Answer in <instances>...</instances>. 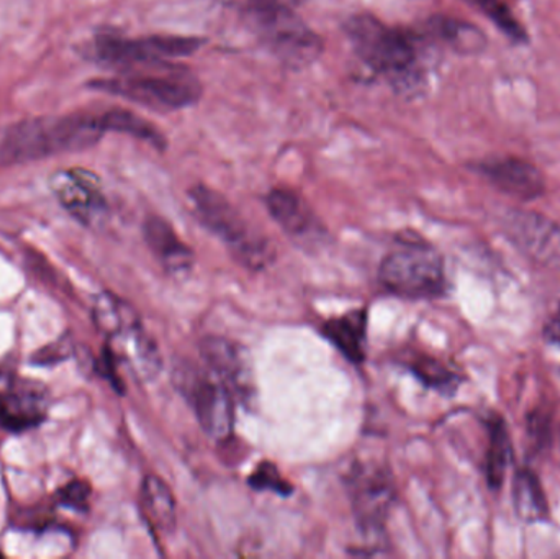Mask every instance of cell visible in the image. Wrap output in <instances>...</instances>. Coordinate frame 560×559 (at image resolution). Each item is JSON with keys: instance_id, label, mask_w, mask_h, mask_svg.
<instances>
[{"instance_id": "6da1fadb", "label": "cell", "mask_w": 560, "mask_h": 559, "mask_svg": "<svg viewBox=\"0 0 560 559\" xmlns=\"http://www.w3.org/2000/svg\"><path fill=\"white\" fill-rule=\"evenodd\" d=\"M107 133L101 114L33 118L0 128V164L30 163L94 147Z\"/></svg>"}, {"instance_id": "7a4b0ae2", "label": "cell", "mask_w": 560, "mask_h": 559, "mask_svg": "<svg viewBox=\"0 0 560 559\" xmlns=\"http://www.w3.org/2000/svg\"><path fill=\"white\" fill-rule=\"evenodd\" d=\"M346 36L362 62L395 84L420 79L417 39L392 28L374 15H354L346 22Z\"/></svg>"}, {"instance_id": "3957f363", "label": "cell", "mask_w": 560, "mask_h": 559, "mask_svg": "<svg viewBox=\"0 0 560 559\" xmlns=\"http://www.w3.org/2000/svg\"><path fill=\"white\" fill-rule=\"evenodd\" d=\"M189 197L200 223L230 249L240 265L259 271L275 261L276 252L269 240L226 197L203 184L192 187Z\"/></svg>"}, {"instance_id": "277c9868", "label": "cell", "mask_w": 560, "mask_h": 559, "mask_svg": "<svg viewBox=\"0 0 560 559\" xmlns=\"http://www.w3.org/2000/svg\"><path fill=\"white\" fill-rule=\"evenodd\" d=\"M150 72L95 79L91 88L115 97L127 98L135 104L156 110H177L197 104L202 97V85L196 75L183 66H151Z\"/></svg>"}, {"instance_id": "5b68a950", "label": "cell", "mask_w": 560, "mask_h": 559, "mask_svg": "<svg viewBox=\"0 0 560 559\" xmlns=\"http://www.w3.org/2000/svg\"><path fill=\"white\" fill-rule=\"evenodd\" d=\"M382 288L401 299H434L446 292L443 256L420 238L401 240L378 268Z\"/></svg>"}, {"instance_id": "8992f818", "label": "cell", "mask_w": 560, "mask_h": 559, "mask_svg": "<svg viewBox=\"0 0 560 559\" xmlns=\"http://www.w3.org/2000/svg\"><path fill=\"white\" fill-rule=\"evenodd\" d=\"M249 25L272 55L283 65L305 68L323 53V39L292 7L278 2H255L249 9Z\"/></svg>"}, {"instance_id": "52a82bcc", "label": "cell", "mask_w": 560, "mask_h": 559, "mask_svg": "<svg viewBox=\"0 0 560 559\" xmlns=\"http://www.w3.org/2000/svg\"><path fill=\"white\" fill-rule=\"evenodd\" d=\"M203 39L196 36L151 35L140 38L104 33L94 42V56L114 68H151L167 65L171 59L190 56L202 48Z\"/></svg>"}, {"instance_id": "ba28073f", "label": "cell", "mask_w": 560, "mask_h": 559, "mask_svg": "<svg viewBox=\"0 0 560 559\" xmlns=\"http://www.w3.org/2000/svg\"><path fill=\"white\" fill-rule=\"evenodd\" d=\"M174 381L179 393L189 400L203 432L215 442H226L235 427V406L225 384L190 364L177 368Z\"/></svg>"}, {"instance_id": "9c48e42d", "label": "cell", "mask_w": 560, "mask_h": 559, "mask_svg": "<svg viewBox=\"0 0 560 559\" xmlns=\"http://www.w3.org/2000/svg\"><path fill=\"white\" fill-rule=\"evenodd\" d=\"M352 514L362 534L378 535L397 501L394 478L377 463H358L346 478Z\"/></svg>"}, {"instance_id": "30bf717a", "label": "cell", "mask_w": 560, "mask_h": 559, "mask_svg": "<svg viewBox=\"0 0 560 559\" xmlns=\"http://www.w3.org/2000/svg\"><path fill=\"white\" fill-rule=\"evenodd\" d=\"M49 393L38 381L0 371V427L20 433L42 426L48 416Z\"/></svg>"}, {"instance_id": "8fae6325", "label": "cell", "mask_w": 560, "mask_h": 559, "mask_svg": "<svg viewBox=\"0 0 560 559\" xmlns=\"http://www.w3.org/2000/svg\"><path fill=\"white\" fill-rule=\"evenodd\" d=\"M49 187L58 202L84 225H94L107 212L101 183L89 171H58L49 179Z\"/></svg>"}, {"instance_id": "7c38bea8", "label": "cell", "mask_w": 560, "mask_h": 559, "mask_svg": "<svg viewBox=\"0 0 560 559\" xmlns=\"http://www.w3.org/2000/svg\"><path fill=\"white\" fill-rule=\"evenodd\" d=\"M200 354L210 373L225 384L233 396L252 399L255 393L252 361L238 343L222 337H207L200 341Z\"/></svg>"}, {"instance_id": "4fadbf2b", "label": "cell", "mask_w": 560, "mask_h": 559, "mask_svg": "<svg viewBox=\"0 0 560 559\" xmlns=\"http://www.w3.org/2000/svg\"><path fill=\"white\" fill-rule=\"evenodd\" d=\"M512 242L536 261L560 268V225L533 212H512L505 219Z\"/></svg>"}, {"instance_id": "5bb4252c", "label": "cell", "mask_w": 560, "mask_h": 559, "mask_svg": "<svg viewBox=\"0 0 560 559\" xmlns=\"http://www.w3.org/2000/svg\"><path fill=\"white\" fill-rule=\"evenodd\" d=\"M474 170L493 187L520 200H535L546 193L545 174L538 166L515 156L486 158Z\"/></svg>"}, {"instance_id": "9a60e30c", "label": "cell", "mask_w": 560, "mask_h": 559, "mask_svg": "<svg viewBox=\"0 0 560 559\" xmlns=\"http://www.w3.org/2000/svg\"><path fill=\"white\" fill-rule=\"evenodd\" d=\"M266 207L280 229L302 245H318L326 235L325 226L295 190L272 189L266 197Z\"/></svg>"}, {"instance_id": "2e32d148", "label": "cell", "mask_w": 560, "mask_h": 559, "mask_svg": "<svg viewBox=\"0 0 560 559\" xmlns=\"http://www.w3.org/2000/svg\"><path fill=\"white\" fill-rule=\"evenodd\" d=\"M144 240L161 268L173 276H187L194 266V253L177 235L176 230L161 217H148L143 226Z\"/></svg>"}, {"instance_id": "e0dca14e", "label": "cell", "mask_w": 560, "mask_h": 559, "mask_svg": "<svg viewBox=\"0 0 560 559\" xmlns=\"http://www.w3.org/2000/svg\"><path fill=\"white\" fill-rule=\"evenodd\" d=\"M322 334L346 360L361 364L368 343V311L355 308L341 317L329 318L323 324Z\"/></svg>"}, {"instance_id": "ac0fdd59", "label": "cell", "mask_w": 560, "mask_h": 559, "mask_svg": "<svg viewBox=\"0 0 560 559\" xmlns=\"http://www.w3.org/2000/svg\"><path fill=\"white\" fill-rule=\"evenodd\" d=\"M141 511L156 534H174L177 525L176 499L170 486L158 478L147 476L140 491Z\"/></svg>"}, {"instance_id": "d6986e66", "label": "cell", "mask_w": 560, "mask_h": 559, "mask_svg": "<svg viewBox=\"0 0 560 559\" xmlns=\"http://www.w3.org/2000/svg\"><path fill=\"white\" fill-rule=\"evenodd\" d=\"M92 318H94L95 327L104 334L107 340L141 325L137 311L124 299L110 294V292H104L95 298L94 305H92Z\"/></svg>"}, {"instance_id": "ffe728a7", "label": "cell", "mask_w": 560, "mask_h": 559, "mask_svg": "<svg viewBox=\"0 0 560 559\" xmlns=\"http://www.w3.org/2000/svg\"><path fill=\"white\" fill-rule=\"evenodd\" d=\"M430 30L436 38L463 55H476L486 48V33L480 32L479 26L464 20L434 16L430 22Z\"/></svg>"}, {"instance_id": "44dd1931", "label": "cell", "mask_w": 560, "mask_h": 559, "mask_svg": "<svg viewBox=\"0 0 560 559\" xmlns=\"http://www.w3.org/2000/svg\"><path fill=\"white\" fill-rule=\"evenodd\" d=\"M490 443L486 456V476L492 489L502 488L505 481L506 469L512 463V442L509 430L502 419L495 417L490 422Z\"/></svg>"}, {"instance_id": "7402d4cb", "label": "cell", "mask_w": 560, "mask_h": 559, "mask_svg": "<svg viewBox=\"0 0 560 559\" xmlns=\"http://www.w3.org/2000/svg\"><path fill=\"white\" fill-rule=\"evenodd\" d=\"M516 514L525 522H541L548 519V501L538 478L532 471H520L513 488Z\"/></svg>"}, {"instance_id": "603a6c76", "label": "cell", "mask_w": 560, "mask_h": 559, "mask_svg": "<svg viewBox=\"0 0 560 559\" xmlns=\"http://www.w3.org/2000/svg\"><path fill=\"white\" fill-rule=\"evenodd\" d=\"M101 115L105 131L130 135V137L138 138V140L148 141L160 150L166 148V138H164L163 131L150 121L144 120L140 115L130 110H121V108H114V110H107Z\"/></svg>"}, {"instance_id": "cb8c5ba5", "label": "cell", "mask_w": 560, "mask_h": 559, "mask_svg": "<svg viewBox=\"0 0 560 559\" xmlns=\"http://www.w3.org/2000/svg\"><path fill=\"white\" fill-rule=\"evenodd\" d=\"M405 364L424 386L431 387V389L451 394L459 386V377L453 371L447 370L440 361L427 357V354H413Z\"/></svg>"}, {"instance_id": "d4e9b609", "label": "cell", "mask_w": 560, "mask_h": 559, "mask_svg": "<svg viewBox=\"0 0 560 559\" xmlns=\"http://www.w3.org/2000/svg\"><path fill=\"white\" fill-rule=\"evenodd\" d=\"M477 7L499 26L500 32L505 33L513 42L525 43L528 39L525 28L520 25L510 7L502 0H482Z\"/></svg>"}, {"instance_id": "484cf974", "label": "cell", "mask_w": 560, "mask_h": 559, "mask_svg": "<svg viewBox=\"0 0 560 559\" xmlns=\"http://www.w3.org/2000/svg\"><path fill=\"white\" fill-rule=\"evenodd\" d=\"M248 485L256 491L275 492V494L282 496V498H287L293 491L292 485H289L280 476L278 466L269 462L261 463L258 466V469L249 476Z\"/></svg>"}, {"instance_id": "4316f807", "label": "cell", "mask_w": 560, "mask_h": 559, "mask_svg": "<svg viewBox=\"0 0 560 559\" xmlns=\"http://www.w3.org/2000/svg\"><path fill=\"white\" fill-rule=\"evenodd\" d=\"M91 486L84 481H72L58 492L59 502L74 511H88Z\"/></svg>"}, {"instance_id": "83f0119b", "label": "cell", "mask_w": 560, "mask_h": 559, "mask_svg": "<svg viewBox=\"0 0 560 559\" xmlns=\"http://www.w3.org/2000/svg\"><path fill=\"white\" fill-rule=\"evenodd\" d=\"M66 351H68L66 341H59V343H55L52 347L45 348V350L36 353L35 358L39 364L51 363V361L62 360V358H66Z\"/></svg>"}, {"instance_id": "f1b7e54d", "label": "cell", "mask_w": 560, "mask_h": 559, "mask_svg": "<svg viewBox=\"0 0 560 559\" xmlns=\"http://www.w3.org/2000/svg\"><path fill=\"white\" fill-rule=\"evenodd\" d=\"M548 340L560 347V305L555 317L548 324Z\"/></svg>"}, {"instance_id": "f546056e", "label": "cell", "mask_w": 560, "mask_h": 559, "mask_svg": "<svg viewBox=\"0 0 560 559\" xmlns=\"http://www.w3.org/2000/svg\"><path fill=\"white\" fill-rule=\"evenodd\" d=\"M253 2H278L283 3V5H287L285 0H253Z\"/></svg>"}]
</instances>
